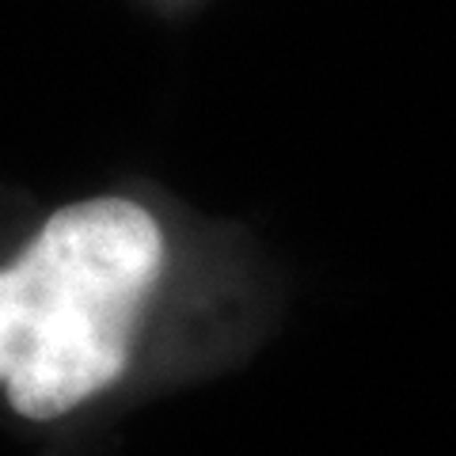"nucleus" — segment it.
I'll return each mask as SVG.
<instances>
[{
	"instance_id": "1",
	"label": "nucleus",
	"mask_w": 456,
	"mask_h": 456,
	"mask_svg": "<svg viewBox=\"0 0 456 456\" xmlns=\"http://www.w3.org/2000/svg\"><path fill=\"white\" fill-rule=\"evenodd\" d=\"M191 266L179 221L130 191L53 202L0 236V415L57 437L130 395Z\"/></svg>"
}]
</instances>
